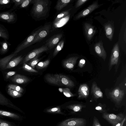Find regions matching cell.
Listing matches in <instances>:
<instances>
[{"instance_id":"cell-28","label":"cell","mask_w":126,"mask_h":126,"mask_svg":"<svg viewBox=\"0 0 126 126\" xmlns=\"http://www.w3.org/2000/svg\"><path fill=\"white\" fill-rule=\"evenodd\" d=\"M7 92L10 96L14 98H19L22 96L21 93L8 88Z\"/></svg>"},{"instance_id":"cell-33","label":"cell","mask_w":126,"mask_h":126,"mask_svg":"<svg viewBox=\"0 0 126 126\" xmlns=\"http://www.w3.org/2000/svg\"><path fill=\"white\" fill-rule=\"evenodd\" d=\"M38 55L35 57L31 59V61L28 63V65L34 69L40 60L38 58Z\"/></svg>"},{"instance_id":"cell-17","label":"cell","mask_w":126,"mask_h":126,"mask_svg":"<svg viewBox=\"0 0 126 126\" xmlns=\"http://www.w3.org/2000/svg\"><path fill=\"white\" fill-rule=\"evenodd\" d=\"M14 82L19 84H23L29 82L30 80L26 76L19 74H16L11 79Z\"/></svg>"},{"instance_id":"cell-27","label":"cell","mask_w":126,"mask_h":126,"mask_svg":"<svg viewBox=\"0 0 126 126\" xmlns=\"http://www.w3.org/2000/svg\"><path fill=\"white\" fill-rule=\"evenodd\" d=\"M13 3L12 0H0V8L1 9L9 8Z\"/></svg>"},{"instance_id":"cell-25","label":"cell","mask_w":126,"mask_h":126,"mask_svg":"<svg viewBox=\"0 0 126 126\" xmlns=\"http://www.w3.org/2000/svg\"><path fill=\"white\" fill-rule=\"evenodd\" d=\"M0 37L7 40H8L9 37L7 29L3 25L1 24H0Z\"/></svg>"},{"instance_id":"cell-11","label":"cell","mask_w":126,"mask_h":126,"mask_svg":"<svg viewBox=\"0 0 126 126\" xmlns=\"http://www.w3.org/2000/svg\"><path fill=\"white\" fill-rule=\"evenodd\" d=\"M125 94L124 90L116 87L110 93V97L116 103H119L122 99Z\"/></svg>"},{"instance_id":"cell-14","label":"cell","mask_w":126,"mask_h":126,"mask_svg":"<svg viewBox=\"0 0 126 126\" xmlns=\"http://www.w3.org/2000/svg\"><path fill=\"white\" fill-rule=\"evenodd\" d=\"M0 105L20 111L19 109L14 105L9 99L0 93Z\"/></svg>"},{"instance_id":"cell-44","label":"cell","mask_w":126,"mask_h":126,"mask_svg":"<svg viewBox=\"0 0 126 126\" xmlns=\"http://www.w3.org/2000/svg\"><path fill=\"white\" fill-rule=\"evenodd\" d=\"M126 117L125 116L124 119L121 122L118 123V124H117L115 126H123L124 123L126 121Z\"/></svg>"},{"instance_id":"cell-42","label":"cell","mask_w":126,"mask_h":126,"mask_svg":"<svg viewBox=\"0 0 126 126\" xmlns=\"http://www.w3.org/2000/svg\"><path fill=\"white\" fill-rule=\"evenodd\" d=\"M92 126H101L98 119L95 116L94 118Z\"/></svg>"},{"instance_id":"cell-18","label":"cell","mask_w":126,"mask_h":126,"mask_svg":"<svg viewBox=\"0 0 126 126\" xmlns=\"http://www.w3.org/2000/svg\"><path fill=\"white\" fill-rule=\"evenodd\" d=\"M17 53L13 52L10 54L0 59V69L5 70L6 65L11 60L16 56Z\"/></svg>"},{"instance_id":"cell-13","label":"cell","mask_w":126,"mask_h":126,"mask_svg":"<svg viewBox=\"0 0 126 126\" xmlns=\"http://www.w3.org/2000/svg\"><path fill=\"white\" fill-rule=\"evenodd\" d=\"M94 50L96 54L104 61L107 57V53L103 45L102 42L99 41L94 45Z\"/></svg>"},{"instance_id":"cell-40","label":"cell","mask_w":126,"mask_h":126,"mask_svg":"<svg viewBox=\"0 0 126 126\" xmlns=\"http://www.w3.org/2000/svg\"><path fill=\"white\" fill-rule=\"evenodd\" d=\"M16 71H10L8 72L6 74L5 78L6 79H8L11 76L16 74Z\"/></svg>"},{"instance_id":"cell-31","label":"cell","mask_w":126,"mask_h":126,"mask_svg":"<svg viewBox=\"0 0 126 126\" xmlns=\"http://www.w3.org/2000/svg\"><path fill=\"white\" fill-rule=\"evenodd\" d=\"M49 62L50 61L49 60L40 62L36 65V68L38 69H41L46 68L49 65Z\"/></svg>"},{"instance_id":"cell-6","label":"cell","mask_w":126,"mask_h":126,"mask_svg":"<svg viewBox=\"0 0 126 126\" xmlns=\"http://www.w3.org/2000/svg\"><path fill=\"white\" fill-rule=\"evenodd\" d=\"M86 124L85 120L82 118L69 119L63 122L59 126H85Z\"/></svg>"},{"instance_id":"cell-45","label":"cell","mask_w":126,"mask_h":126,"mask_svg":"<svg viewBox=\"0 0 126 126\" xmlns=\"http://www.w3.org/2000/svg\"><path fill=\"white\" fill-rule=\"evenodd\" d=\"M95 109L98 110H102V108L100 106H97L95 108Z\"/></svg>"},{"instance_id":"cell-37","label":"cell","mask_w":126,"mask_h":126,"mask_svg":"<svg viewBox=\"0 0 126 126\" xmlns=\"http://www.w3.org/2000/svg\"><path fill=\"white\" fill-rule=\"evenodd\" d=\"M63 94L67 97H70L74 96L70 91V89L67 88L62 89Z\"/></svg>"},{"instance_id":"cell-30","label":"cell","mask_w":126,"mask_h":126,"mask_svg":"<svg viewBox=\"0 0 126 126\" xmlns=\"http://www.w3.org/2000/svg\"><path fill=\"white\" fill-rule=\"evenodd\" d=\"M8 88L13 90L16 91L23 93L24 90L21 87L17 85L10 84L7 86Z\"/></svg>"},{"instance_id":"cell-21","label":"cell","mask_w":126,"mask_h":126,"mask_svg":"<svg viewBox=\"0 0 126 126\" xmlns=\"http://www.w3.org/2000/svg\"><path fill=\"white\" fill-rule=\"evenodd\" d=\"M106 36L110 41L112 40L114 31V28L110 23H107L104 25Z\"/></svg>"},{"instance_id":"cell-48","label":"cell","mask_w":126,"mask_h":126,"mask_svg":"<svg viewBox=\"0 0 126 126\" xmlns=\"http://www.w3.org/2000/svg\"></svg>"},{"instance_id":"cell-2","label":"cell","mask_w":126,"mask_h":126,"mask_svg":"<svg viewBox=\"0 0 126 126\" xmlns=\"http://www.w3.org/2000/svg\"><path fill=\"white\" fill-rule=\"evenodd\" d=\"M31 2L33 4L32 12L35 16L39 17L44 16L48 10V1L47 0H34Z\"/></svg>"},{"instance_id":"cell-10","label":"cell","mask_w":126,"mask_h":126,"mask_svg":"<svg viewBox=\"0 0 126 126\" xmlns=\"http://www.w3.org/2000/svg\"><path fill=\"white\" fill-rule=\"evenodd\" d=\"M119 55V47L118 44L116 43L115 45L112 50L109 65L110 69L113 65L117 64Z\"/></svg>"},{"instance_id":"cell-47","label":"cell","mask_w":126,"mask_h":126,"mask_svg":"<svg viewBox=\"0 0 126 126\" xmlns=\"http://www.w3.org/2000/svg\"><path fill=\"white\" fill-rule=\"evenodd\" d=\"M1 10L0 8V10Z\"/></svg>"},{"instance_id":"cell-15","label":"cell","mask_w":126,"mask_h":126,"mask_svg":"<svg viewBox=\"0 0 126 126\" xmlns=\"http://www.w3.org/2000/svg\"><path fill=\"white\" fill-rule=\"evenodd\" d=\"M62 36V33L54 35L49 39L45 45L49 49L53 48L59 41Z\"/></svg>"},{"instance_id":"cell-26","label":"cell","mask_w":126,"mask_h":126,"mask_svg":"<svg viewBox=\"0 0 126 126\" xmlns=\"http://www.w3.org/2000/svg\"><path fill=\"white\" fill-rule=\"evenodd\" d=\"M71 1V0H58L57 2L55 8L58 11L61 10Z\"/></svg>"},{"instance_id":"cell-36","label":"cell","mask_w":126,"mask_h":126,"mask_svg":"<svg viewBox=\"0 0 126 126\" xmlns=\"http://www.w3.org/2000/svg\"><path fill=\"white\" fill-rule=\"evenodd\" d=\"M24 0H12L13 3H14V4L11 9L13 11L16 9Z\"/></svg>"},{"instance_id":"cell-5","label":"cell","mask_w":126,"mask_h":126,"mask_svg":"<svg viewBox=\"0 0 126 126\" xmlns=\"http://www.w3.org/2000/svg\"><path fill=\"white\" fill-rule=\"evenodd\" d=\"M125 117L122 114H115L105 113L103 115V117L113 126H115L118 123L121 122Z\"/></svg>"},{"instance_id":"cell-35","label":"cell","mask_w":126,"mask_h":126,"mask_svg":"<svg viewBox=\"0 0 126 126\" xmlns=\"http://www.w3.org/2000/svg\"><path fill=\"white\" fill-rule=\"evenodd\" d=\"M71 109L75 112L80 111L82 108L84 107L83 105L78 104L71 105L70 106Z\"/></svg>"},{"instance_id":"cell-8","label":"cell","mask_w":126,"mask_h":126,"mask_svg":"<svg viewBox=\"0 0 126 126\" xmlns=\"http://www.w3.org/2000/svg\"><path fill=\"white\" fill-rule=\"evenodd\" d=\"M51 27L50 24L46 25L41 29L31 43V45L39 42L46 37L48 34Z\"/></svg>"},{"instance_id":"cell-34","label":"cell","mask_w":126,"mask_h":126,"mask_svg":"<svg viewBox=\"0 0 126 126\" xmlns=\"http://www.w3.org/2000/svg\"><path fill=\"white\" fill-rule=\"evenodd\" d=\"M22 68L25 70L31 72L37 73L38 71L27 64L26 63H23Z\"/></svg>"},{"instance_id":"cell-3","label":"cell","mask_w":126,"mask_h":126,"mask_svg":"<svg viewBox=\"0 0 126 126\" xmlns=\"http://www.w3.org/2000/svg\"><path fill=\"white\" fill-rule=\"evenodd\" d=\"M17 15L11 9L10 10L0 13V21L9 24H14L17 20Z\"/></svg>"},{"instance_id":"cell-22","label":"cell","mask_w":126,"mask_h":126,"mask_svg":"<svg viewBox=\"0 0 126 126\" xmlns=\"http://www.w3.org/2000/svg\"><path fill=\"white\" fill-rule=\"evenodd\" d=\"M91 92L94 97L96 98H102L103 94L100 88L98 87L96 84L94 82L92 84Z\"/></svg>"},{"instance_id":"cell-43","label":"cell","mask_w":126,"mask_h":126,"mask_svg":"<svg viewBox=\"0 0 126 126\" xmlns=\"http://www.w3.org/2000/svg\"><path fill=\"white\" fill-rule=\"evenodd\" d=\"M85 63V60L83 59H82L79 61L78 64V66L80 68H82L84 65Z\"/></svg>"},{"instance_id":"cell-46","label":"cell","mask_w":126,"mask_h":126,"mask_svg":"<svg viewBox=\"0 0 126 126\" xmlns=\"http://www.w3.org/2000/svg\"><path fill=\"white\" fill-rule=\"evenodd\" d=\"M58 110V108H54L52 109L51 110V111L53 112H54L57 111Z\"/></svg>"},{"instance_id":"cell-19","label":"cell","mask_w":126,"mask_h":126,"mask_svg":"<svg viewBox=\"0 0 126 126\" xmlns=\"http://www.w3.org/2000/svg\"><path fill=\"white\" fill-rule=\"evenodd\" d=\"M78 58V57H73L65 60L63 62V66L67 69H72Z\"/></svg>"},{"instance_id":"cell-9","label":"cell","mask_w":126,"mask_h":126,"mask_svg":"<svg viewBox=\"0 0 126 126\" xmlns=\"http://www.w3.org/2000/svg\"><path fill=\"white\" fill-rule=\"evenodd\" d=\"M99 5L97 2L93 3L89 5L87 8L78 13L75 17V19L77 20L82 17L86 16L93 11L98 8Z\"/></svg>"},{"instance_id":"cell-39","label":"cell","mask_w":126,"mask_h":126,"mask_svg":"<svg viewBox=\"0 0 126 126\" xmlns=\"http://www.w3.org/2000/svg\"><path fill=\"white\" fill-rule=\"evenodd\" d=\"M32 1V0H25L19 6V8H22L26 7Z\"/></svg>"},{"instance_id":"cell-24","label":"cell","mask_w":126,"mask_h":126,"mask_svg":"<svg viewBox=\"0 0 126 126\" xmlns=\"http://www.w3.org/2000/svg\"><path fill=\"white\" fill-rule=\"evenodd\" d=\"M9 44L7 40L0 41V53L2 55L6 53L8 51L9 46Z\"/></svg>"},{"instance_id":"cell-41","label":"cell","mask_w":126,"mask_h":126,"mask_svg":"<svg viewBox=\"0 0 126 126\" xmlns=\"http://www.w3.org/2000/svg\"><path fill=\"white\" fill-rule=\"evenodd\" d=\"M88 0H79L77 1L75 5L76 8H77L83 4Z\"/></svg>"},{"instance_id":"cell-12","label":"cell","mask_w":126,"mask_h":126,"mask_svg":"<svg viewBox=\"0 0 126 126\" xmlns=\"http://www.w3.org/2000/svg\"><path fill=\"white\" fill-rule=\"evenodd\" d=\"M84 28L87 38L88 40L90 41L95 34L96 30L94 26L87 23H84Z\"/></svg>"},{"instance_id":"cell-20","label":"cell","mask_w":126,"mask_h":126,"mask_svg":"<svg viewBox=\"0 0 126 126\" xmlns=\"http://www.w3.org/2000/svg\"><path fill=\"white\" fill-rule=\"evenodd\" d=\"M23 57L20 55L13 58L6 65L5 70L13 68L18 65L23 60Z\"/></svg>"},{"instance_id":"cell-29","label":"cell","mask_w":126,"mask_h":126,"mask_svg":"<svg viewBox=\"0 0 126 126\" xmlns=\"http://www.w3.org/2000/svg\"><path fill=\"white\" fill-rule=\"evenodd\" d=\"M64 45V41L62 40L60 42L57 46L54 51L53 56L55 57L63 48Z\"/></svg>"},{"instance_id":"cell-16","label":"cell","mask_w":126,"mask_h":126,"mask_svg":"<svg viewBox=\"0 0 126 126\" xmlns=\"http://www.w3.org/2000/svg\"><path fill=\"white\" fill-rule=\"evenodd\" d=\"M79 98H84L87 97L89 94V89L88 85L85 84L81 85L78 90Z\"/></svg>"},{"instance_id":"cell-4","label":"cell","mask_w":126,"mask_h":126,"mask_svg":"<svg viewBox=\"0 0 126 126\" xmlns=\"http://www.w3.org/2000/svg\"><path fill=\"white\" fill-rule=\"evenodd\" d=\"M41 29V28H40L28 36L21 43L18 45L13 52L17 53L22 50L31 45L32 43Z\"/></svg>"},{"instance_id":"cell-1","label":"cell","mask_w":126,"mask_h":126,"mask_svg":"<svg viewBox=\"0 0 126 126\" xmlns=\"http://www.w3.org/2000/svg\"><path fill=\"white\" fill-rule=\"evenodd\" d=\"M45 79L47 82L53 84L69 87L75 86L73 82L69 77L62 74H48L45 76Z\"/></svg>"},{"instance_id":"cell-38","label":"cell","mask_w":126,"mask_h":126,"mask_svg":"<svg viewBox=\"0 0 126 126\" xmlns=\"http://www.w3.org/2000/svg\"><path fill=\"white\" fill-rule=\"evenodd\" d=\"M0 126H17L14 123L0 119Z\"/></svg>"},{"instance_id":"cell-23","label":"cell","mask_w":126,"mask_h":126,"mask_svg":"<svg viewBox=\"0 0 126 126\" xmlns=\"http://www.w3.org/2000/svg\"><path fill=\"white\" fill-rule=\"evenodd\" d=\"M0 116L5 117L16 120H19L20 116L16 113L0 110Z\"/></svg>"},{"instance_id":"cell-7","label":"cell","mask_w":126,"mask_h":126,"mask_svg":"<svg viewBox=\"0 0 126 126\" xmlns=\"http://www.w3.org/2000/svg\"><path fill=\"white\" fill-rule=\"evenodd\" d=\"M48 50L49 49L46 45L43 46L39 48L33 50L29 53L26 56L22 63H26L37 55H38L41 53L46 51Z\"/></svg>"},{"instance_id":"cell-32","label":"cell","mask_w":126,"mask_h":126,"mask_svg":"<svg viewBox=\"0 0 126 126\" xmlns=\"http://www.w3.org/2000/svg\"><path fill=\"white\" fill-rule=\"evenodd\" d=\"M69 10L65 11L60 13L56 17L54 20V22L58 21L61 19L64 18L69 14Z\"/></svg>"}]
</instances>
